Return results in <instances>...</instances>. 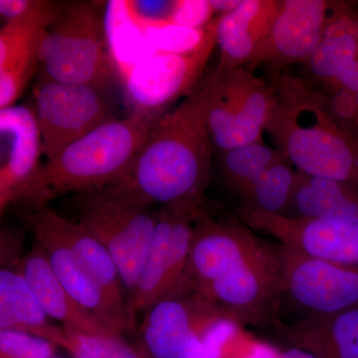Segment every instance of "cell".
<instances>
[{"mask_svg":"<svg viewBox=\"0 0 358 358\" xmlns=\"http://www.w3.org/2000/svg\"><path fill=\"white\" fill-rule=\"evenodd\" d=\"M41 155L34 110L20 105L0 110V230L7 208L39 169Z\"/></svg>","mask_w":358,"mask_h":358,"instance_id":"9a60e30c","label":"cell"},{"mask_svg":"<svg viewBox=\"0 0 358 358\" xmlns=\"http://www.w3.org/2000/svg\"><path fill=\"white\" fill-rule=\"evenodd\" d=\"M18 270L24 275L48 319L56 320L62 324V327H70L82 333L122 336L103 326L100 320L73 300L54 275L38 244L34 242L29 253L22 257L18 264Z\"/></svg>","mask_w":358,"mask_h":358,"instance_id":"44dd1931","label":"cell"},{"mask_svg":"<svg viewBox=\"0 0 358 358\" xmlns=\"http://www.w3.org/2000/svg\"><path fill=\"white\" fill-rule=\"evenodd\" d=\"M29 223L46 230L65 245L103 289L113 307L134 326L128 293L114 259L89 231L48 206L33 210Z\"/></svg>","mask_w":358,"mask_h":358,"instance_id":"e0dca14e","label":"cell"},{"mask_svg":"<svg viewBox=\"0 0 358 358\" xmlns=\"http://www.w3.org/2000/svg\"><path fill=\"white\" fill-rule=\"evenodd\" d=\"M103 15L110 58L122 79L134 66L154 52L129 0L108 1Z\"/></svg>","mask_w":358,"mask_h":358,"instance_id":"484cf974","label":"cell"},{"mask_svg":"<svg viewBox=\"0 0 358 358\" xmlns=\"http://www.w3.org/2000/svg\"><path fill=\"white\" fill-rule=\"evenodd\" d=\"M0 329H18L62 348V327L50 324L18 268L0 270Z\"/></svg>","mask_w":358,"mask_h":358,"instance_id":"603a6c76","label":"cell"},{"mask_svg":"<svg viewBox=\"0 0 358 358\" xmlns=\"http://www.w3.org/2000/svg\"><path fill=\"white\" fill-rule=\"evenodd\" d=\"M215 71L208 110L214 150L223 154L263 141L277 103L274 86L247 67Z\"/></svg>","mask_w":358,"mask_h":358,"instance_id":"ba28073f","label":"cell"},{"mask_svg":"<svg viewBox=\"0 0 358 358\" xmlns=\"http://www.w3.org/2000/svg\"><path fill=\"white\" fill-rule=\"evenodd\" d=\"M50 358H59V357H56V355H53V357H52Z\"/></svg>","mask_w":358,"mask_h":358,"instance_id":"ab89813d","label":"cell"},{"mask_svg":"<svg viewBox=\"0 0 358 358\" xmlns=\"http://www.w3.org/2000/svg\"><path fill=\"white\" fill-rule=\"evenodd\" d=\"M277 358H317L312 352L298 346L291 345L288 348L279 350Z\"/></svg>","mask_w":358,"mask_h":358,"instance_id":"f35d334b","label":"cell"},{"mask_svg":"<svg viewBox=\"0 0 358 358\" xmlns=\"http://www.w3.org/2000/svg\"><path fill=\"white\" fill-rule=\"evenodd\" d=\"M281 154L263 141L222 154V173L226 185L238 196Z\"/></svg>","mask_w":358,"mask_h":358,"instance_id":"83f0119b","label":"cell"},{"mask_svg":"<svg viewBox=\"0 0 358 358\" xmlns=\"http://www.w3.org/2000/svg\"><path fill=\"white\" fill-rule=\"evenodd\" d=\"M288 341L317 358H358V307L296 322L289 327Z\"/></svg>","mask_w":358,"mask_h":358,"instance_id":"cb8c5ba5","label":"cell"},{"mask_svg":"<svg viewBox=\"0 0 358 358\" xmlns=\"http://www.w3.org/2000/svg\"><path fill=\"white\" fill-rule=\"evenodd\" d=\"M134 14L143 22H162L169 21L173 13L176 0L164 1H143V0H129Z\"/></svg>","mask_w":358,"mask_h":358,"instance_id":"e575fe53","label":"cell"},{"mask_svg":"<svg viewBox=\"0 0 358 358\" xmlns=\"http://www.w3.org/2000/svg\"><path fill=\"white\" fill-rule=\"evenodd\" d=\"M275 237L296 253L358 267V223L286 216L278 223Z\"/></svg>","mask_w":358,"mask_h":358,"instance_id":"ffe728a7","label":"cell"},{"mask_svg":"<svg viewBox=\"0 0 358 358\" xmlns=\"http://www.w3.org/2000/svg\"><path fill=\"white\" fill-rule=\"evenodd\" d=\"M215 14L210 0H176L169 22L203 30L215 18Z\"/></svg>","mask_w":358,"mask_h":358,"instance_id":"1f68e13d","label":"cell"},{"mask_svg":"<svg viewBox=\"0 0 358 358\" xmlns=\"http://www.w3.org/2000/svg\"><path fill=\"white\" fill-rule=\"evenodd\" d=\"M271 83L277 103L265 131L275 150L300 173L358 187V138L334 119L322 94L285 73Z\"/></svg>","mask_w":358,"mask_h":358,"instance_id":"7a4b0ae2","label":"cell"},{"mask_svg":"<svg viewBox=\"0 0 358 358\" xmlns=\"http://www.w3.org/2000/svg\"><path fill=\"white\" fill-rule=\"evenodd\" d=\"M262 243L243 222H217L200 210L186 270L188 291L225 274Z\"/></svg>","mask_w":358,"mask_h":358,"instance_id":"2e32d148","label":"cell"},{"mask_svg":"<svg viewBox=\"0 0 358 358\" xmlns=\"http://www.w3.org/2000/svg\"><path fill=\"white\" fill-rule=\"evenodd\" d=\"M56 346L48 339L18 329H0V358H50Z\"/></svg>","mask_w":358,"mask_h":358,"instance_id":"4dcf8cb0","label":"cell"},{"mask_svg":"<svg viewBox=\"0 0 358 358\" xmlns=\"http://www.w3.org/2000/svg\"><path fill=\"white\" fill-rule=\"evenodd\" d=\"M202 200L162 206L138 284L129 301L134 317L162 299L188 292V258Z\"/></svg>","mask_w":358,"mask_h":358,"instance_id":"52a82bcc","label":"cell"},{"mask_svg":"<svg viewBox=\"0 0 358 358\" xmlns=\"http://www.w3.org/2000/svg\"><path fill=\"white\" fill-rule=\"evenodd\" d=\"M358 60V13L341 4L329 21L307 65L310 80L334 81L346 66Z\"/></svg>","mask_w":358,"mask_h":358,"instance_id":"d4e9b609","label":"cell"},{"mask_svg":"<svg viewBox=\"0 0 358 358\" xmlns=\"http://www.w3.org/2000/svg\"><path fill=\"white\" fill-rule=\"evenodd\" d=\"M58 2L37 0L24 15L0 27V110L15 105L39 68V48Z\"/></svg>","mask_w":358,"mask_h":358,"instance_id":"5bb4252c","label":"cell"},{"mask_svg":"<svg viewBox=\"0 0 358 358\" xmlns=\"http://www.w3.org/2000/svg\"><path fill=\"white\" fill-rule=\"evenodd\" d=\"M35 243L44 252L54 275L73 300L115 333L133 331L134 324L117 312L88 271L65 245L38 226L30 225Z\"/></svg>","mask_w":358,"mask_h":358,"instance_id":"d6986e66","label":"cell"},{"mask_svg":"<svg viewBox=\"0 0 358 358\" xmlns=\"http://www.w3.org/2000/svg\"><path fill=\"white\" fill-rule=\"evenodd\" d=\"M216 17L206 28L203 44L189 54L154 53L122 78L133 110L164 115L194 90L206 73L216 46Z\"/></svg>","mask_w":358,"mask_h":358,"instance_id":"30bf717a","label":"cell"},{"mask_svg":"<svg viewBox=\"0 0 358 358\" xmlns=\"http://www.w3.org/2000/svg\"><path fill=\"white\" fill-rule=\"evenodd\" d=\"M329 83L336 85L348 94L352 105V133L358 138V60L346 66Z\"/></svg>","mask_w":358,"mask_h":358,"instance_id":"836d02e7","label":"cell"},{"mask_svg":"<svg viewBox=\"0 0 358 358\" xmlns=\"http://www.w3.org/2000/svg\"><path fill=\"white\" fill-rule=\"evenodd\" d=\"M281 0H243L235 10L216 17L220 70L247 67L271 31Z\"/></svg>","mask_w":358,"mask_h":358,"instance_id":"ac0fdd59","label":"cell"},{"mask_svg":"<svg viewBox=\"0 0 358 358\" xmlns=\"http://www.w3.org/2000/svg\"><path fill=\"white\" fill-rule=\"evenodd\" d=\"M77 196L75 221L109 252L131 301L150 250L157 212L103 189Z\"/></svg>","mask_w":358,"mask_h":358,"instance_id":"5b68a950","label":"cell"},{"mask_svg":"<svg viewBox=\"0 0 358 358\" xmlns=\"http://www.w3.org/2000/svg\"><path fill=\"white\" fill-rule=\"evenodd\" d=\"M42 78L102 90L115 70L106 38L103 13L87 1L58 3L39 48Z\"/></svg>","mask_w":358,"mask_h":358,"instance_id":"277c9868","label":"cell"},{"mask_svg":"<svg viewBox=\"0 0 358 358\" xmlns=\"http://www.w3.org/2000/svg\"><path fill=\"white\" fill-rule=\"evenodd\" d=\"M33 110L47 159L115 119L101 90L44 78L35 89Z\"/></svg>","mask_w":358,"mask_h":358,"instance_id":"8fae6325","label":"cell"},{"mask_svg":"<svg viewBox=\"0 0 358 358\" xmlns=\"http://www.w3.org/2000/svg\"><path fill=\"white\" fill-rule=\"evenodd\" d=\"M341 6L326 0H281L267 38L247 68L266 65L275 78L289 66L306 64Z\"/></svg>","mask_w":358,"mask_h":358,"instance_id":"7c38bea8","label":"cell"},{"mask_svg":"<svg viewBox=\"0 0 358 358\" xmlns=\"http://www.w3.org/2000/svg\"><path fill=\"white\" fill-rule=\"evenodd\" d=\"M296 181V169L281 155L240 195L241 206L286 215Z\"/></svg>","mask_w":358,"mask_h":358,"instance_id":"4316f807","label":"cell"},{"mask_svg":"<svg viewBox=\"0 0 358 358\" xmlns=\"http://www.w3.org/2000/svg\"><path fill=\"white\" fill-rule=\"evenodd\" d=\"M36 2L37 0H0V27L24 15Z\"/></svg>","mask_w":358,"mask_h":358,"instance_id":"d590c367","label":"cell"},{"mask_svg":"<svg viewBox=\"0 0 358 358\" xmlns=\"http://www.w3.org/2000/svg\"><path fill=\"white\" fill-rule=\"evenodd\" d=\"M162 115L133 110L124 119L105 122L40 164L17 202L36 210L58 197L96 192L119 182Z\"/></svg>","mask_w":358,"mask_h":358,"instance_id":"3957f363","label":"cell"},{"mask_svg":"<svg viewBox=\"0 0 358 358\" xmlns=\"http://www.w3.org/2000/svg\"><path fill=\"white\" fill-rule=\"evenodd\" d=\"M62 348L73 358H150L143 348L129 343L119 334L82 333L62 327Z\"/></svg>","mask_w":358,"mask_h":358,"instance_id":"f1b7e54d","label":"cell"},{"mask_svg":"<svg viewBox=\"0 0 358 358\" xmlns=\"http://www.w3.org/2000/svg\"><path fill=\"white\" fill-rule=\"evenodd\" d=\"M278 247V317L287 312L296 313V322H300L358 307V267L303 255L280 244Z\"/></svg>","mask_w":358,"mask_h":358,"instance_id":"8992f818","label":"cell"},{"mask_svg":"<svg viewBox=\"0 0 358 358\" xmlns=\"http://www.w3.org/2000/svg\"><path fill=\"white\" fill-rule=\"evenodd\" d=\"M194 293L212 310L240 324L275 322L279 310V247L264 241L225 274Z\"/></svg>","mask_w":358,"mask_h":358,"instance_id":"9c48e42d","label":"cell"},{"mask_svg":"<svg viewBox=\"0 0 358 358\" xmlns=\"http://www.w3.org/2000/svg\"><path fill=\"white\" fill-rule=\"evenodd\" d=\"M210 1L215 13H218L219 16L235 10L243 0H210Z\"/></svg>","mask_w":358,"mask_h":358,"instance_id":"74e56055","label":"cell"},{"mask_svg":"<svg viewBox=\"0 0 358 358\" xmlns=\"http://www.w3.org/2000/svg\"><path fill=\"white\" fill-rule=\"evenodd\" d=\"M213 312L193 292L162 299L145 310L143 350L150 358H197L202 348L200 331Z\"/></svg>","mask_w":358,"mask_h":358,"instance_id":"4fadbf2b","label":"cell"},{"mask_svg":"<svg viewBox=\"0 0 358 358\" xmlns=\"http://www.w3.org/2000/svg\"><path fill=\"white\" fill-rule=\"evenodd\" d=\"M279 350L270 343L255 341L237 358H277Z\"/></svg>","mask_w":358,"mask_h":358,"instance_id":"8d00e7d4","label":"cell"},{"mask_svg":"<svg viewBox=\"0 0 358 358\" xmlns=\"http://www.w3.org/2000/svg\"><path fill=\"white\" fill-rule=\"evenodd\" d=\"M286 215L358 223V187L296 171Z\"/></svg>","mask_w":358,"mask_h":358,"instance_id":"7402d4cb","label":"cell"},{"mask_svg":"<svg viewBox=\"0 0 358 358\" xmlns=\"http://www.w3.org/2000/svg\"><path fill=\"white\" fill-rule=\"evenodd\" d=\"M24 233L14 227L0 230V270L13 268L22 259Z\"/></svg>","mask_w":358,"mask_h":358,"instance_id":"d6a6232c","label":"cell"},{"mask_svg":"<svg viewBox=\"0 0 358 358\" xmlns=\"http://www.w3.org/2000/svg\"><path fill=\"white\" fill-rule=\"evenodd\" d=\"M138 22L154 53L179 55L192 53L203 44L206 37L207 27L203 30L192 29L169 21L143 22L138 20Z\"/></svg>","mask_w":358,"mask_h":358,"instance_id":"f546056e","label":"cell"},{"mask_svg":"<svg viewBox=\"0 0 358 358\" xmlns=\"http://www.w3.org/2000/svg\"><path fill=\"white\" fill-rule=\"evenodd\" d=\"M215 78V68L205 73L192 93L160 117L129 173L103 192L147 207L203 200L214 150L208 110Z\"/></svg>","mask_w":358,"mask_h":358,"instance_id":"6da1fadb","label":"cell"}]
</instances>
